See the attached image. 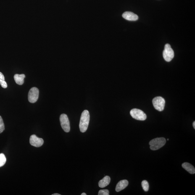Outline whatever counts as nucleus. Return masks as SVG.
I'll return each mask as SVG.
<instances>
[{
    "mask_svg": "<svg viewBox=\"0 0 195 195\" xmlns=\"http://www.w3.org/2000/svg\"><path fill=\"white\" fill-rule=\"evenodd\" d=\"M0 84L4 88H6L7 87V83L5 81L4 75L1 72H0Z\"/></svg>",
    "mask_w": 195,
    "mask_h": 195,
    "instance_id": "obj_14",
    "label": "nucleus"
},
{
    "mask_svg": "<svg viewBox=\"0 0 195 195\" xmlns=\"http://www.w3.org/2000/svg\"><path fill=\"white\" fill-rule=\"evenodd\" d=\"M130 114L133 118L137 120L143 121L147 118L146 114L143 111L138 109H132L130 111Z\"/></svg>",
    "mask_w": 195,
    "mask_h": 195,
    "instance_id": "obj_5",
    "label": "nucleus"
},
{
    "mask_svg": "<svg viewBox=\"0 0 195 195\" xmlns=\"http://www.w3.org/2000/svg\"><path fill=\"white\" fill-rule=\"evenodd\" d=\"M61 194H58V193H55V194H53L52 195H60Z\"/></svg>",
    "mask_w": 195,
    "mask_h": 195,
    "instance_id": "obj_20",
    "label": "nucleus"
},
{
    "mask_svg": "<svg viewBox=\"0 0 195 195\" xmlns=\"http://www.w3.org/2000/svg\"><path fill=\"white\" fill-rule=\"evenodd\" d=\"M98 195H109V191L107 189L101 190L98 192Z\"/></svg>",
    "mask_w": 195,
    "mask_h": 195,
    "instance_id": "obj_18",
    "label": "nucleus"
},
{
    "mask_svg": "<svg viewBox=\"0 0 195 195\" xmlns=\"http://www.w3.org/2000/svg\"><path fill=\"white\" fill-rule=\"evenodd\" d=\"M163 57L164 60L167 62H170L174 57V52L170 44H166L164 46Z\"/></svg>",
    "mask_w": 195,
    "mask_h": 195,
    "instance_id": "obj_3",
    "label": "nucleus"
},
{
    "mask_svg": "<svg viewBox=\"0 0 195 195\" xmlns=\"http://www.w3.org/2000/svg\"><path fill=\"white\" fill-rule=\"evenodd\" d=\"M169 140V139H167V140H168V141Z\"/></svg>",
    "mask_w": 195,
    "mask_h": 195,
    "instance_id": "obj_22",
    "label": "nucleus"
},
{
    "mask_svg": "<svg viewBox=\"0 0 195 195\" xmlns=\"http://www.w3.org/2000/svg\"><path fill=\"white\" fill-rule=\"evenodd\" d=\"M128 180H122L119 181L116 186V191L117 192L122 191L128 186Z\"/></svg>",
    "mask_w": 195,
    "mask_h": 195,
    "instance_id": "obj_10",
    "label": "nucleus"
},
{
    "mask_svg": "<svg viewBox=\"0 0 195 195\" xmlns=\"http://www.w3.org/2000/svg\"><path fill=\"white\" fill-rule=\"evenodd\" d=\"M166 143V140L163 137L157 138L150 142V149L152 150H157L163 146Z\"/></svg>",
    "mask_w": 195,
    "mask_h": 195,
    "instance_id": "obj_2",
    "label": "nucleus"
},
{
    "mask_svg": "<svg viewBox=\"0 0 195 195\" xmlns=\"http://www.w3.org/2000/svg\"><path fill=\"white\" fill-rule=\"evenodd\" d=\"M4 125L2 117L0 116V133L3 132L4 130Z\"/></svg>",
    "mask_w": 195,
    "mask_h": 195,
    "instance_id": "obj_17",
    "label": "nucleus"
},
{
    "mask_svg": "<svg viewBox=\"0 0 195 195\" xmlns=\"http://www.w3.org/2000/svg\"><path fill=\"white\" fill-rule=\"evenodd\" d=\"M6 162L5 156L4 154H0V167L3 166L5 164Z\"/></svg>",
    "mask_w": 195,
    "mask_h": 195,
    "instance_id": "obj_15",
    "label": "nucleus"
},
{
    "mask_svg": "<svg viewBox=\"0 0 195 195\" xmlns=\"http://www.w3.org/2000/svg\"><path fill=\"white\" fill-rule=\"evenodd\" d=\"M111 178L108 176H105L104 178L100 180L98 183L100 188H104L108 186L110 183Z\"/></svg>",
    "mask_w": 195,
    "mask_h": 195,
    "instance_id": "obj_11",
    "label": "nucleus"
},
{
    "mask_svg": "<svg viewBox=\"0 0 195 195\" xmlns=\"http://www.w3.org/2000/svg\"><path fill=\"white\" fill-rule=\"evenodd\" d=\"M81 195H86V193H82V194H81Z\"/></svg>",
    "mask_w": 195,
    "mask_h": 195,
    "instance_id": "obj_21",
    "label": "nucleus"
},
{
    "mask_svg": "<svg viewBox=\"0 0 195 195\" xmlns=\"http://www.w3.org/2000/svg\"><path fill=\"white\" fill-rule=\"evenodd\" d=\"M182 166L190 173L194 174L195 173V168L191 164L185 162L182 164Z\"/></svg>",
    "mask_w": 195,
    "mask_h": 195,
    "instance_id": "obj_12",
    "label": "nucleus"
},
{
    "mask_svg": "<svg viewBox=\"0 0 195 195\" xmlns=\"http://www.w3.org/2000/svg\"><path fill=\"white\" fill-rule=\"evenodd\" d=\"M25 77V76L24 74H21V75H19V74H15L14 75V78L15 81L17 84L19 85H22L24 82V78Z\"/></svg>",
    "mask_w": 195,
    "mask_h": 195,
    "instance_id": "obj_13",
    "label": "nucleus"
},
{
    "mask_svg": "<svg viewBox=\"0 0 195 195\" xmlns=\"http://www.w3.org/2000/svg\"><path fill=\"white\" fill-rule=\"evenodd\" d=\"M90 120V114L88 111L85 110L82 112L81 117L79 128L80 131L84 133L87 130Z\"/></svg>",
    "mask_w": 195,
    "mask_h": 195,
    "instance_id": "obj_1",
    "label": "nucleus"
},
{
    "mask_svg": "<svg viewBox=\"0 0 195 195\" xmlns=\"http://www.w3.org/2000/svg\"><path fill=\"white\" fill-rule=\"evenodd\" d=\"M122 17L126 20L136 21L138 20V17L137 14L131 12H125L122 14Z\"/></svg>",
    "mask_w": 195,
    "mask_h": 195,
    "instance_id": "obj_9",
    "label": "nucleus"
},
{
    "mask_svg": "<svg viewBox=\"0 0 195 195\" xmlns=\"http://www.w3.org/2000/svg\"><path fill=\"white\" fill-rule=\"evenodd\" d=\"M142 186L145 191H148L149 189V184L146 180H143L141 183Z\"/></svg>",
    "mask_w": 195,
    "mask_h": 195,
    "instance_id": "obj_16",
    "label": "nucleus"
},
{
    "mask_svg": "<svg viewBox=\"0 0 195 195\" xmlns=\"http://www.w3.org/2000/svg\"><path fill=\"white\" fill-rule=\"evenodd\" d=\"M61 127L65 132H69L70 130V122L68 117L65 114H62L60 117Z\"/></svg>",
    "mask_w": 195,
    "mask_h": 195,
    "instance_id": "obj_6",
    "label": "nucleus"
},
{
    "mask_svg": "<svg viewBox=\"0 0 195 195\" xmlns=\"http://www.w3.org/2000/svg\"><path fill=\"white\" fill-rule=\"evenodd\" d=\"M39 91L37 88H32L30 89L28 93V100L30 103L36 102L39 97Z\"/></svg>",
    "mask_w": 195,
    "mask_h": 195,
    "instance_id": "obj_7",
    "label": "nucleus"
},
{
    "mask_svg": "<svg viewBox=\"0 0 195 195\" xmlns=\"http://www.w3.org/2000/svg\"><path fill=\"white\" fill-rule=\"evenodd\" d=\"M153 104L155 109L159 112H162L165 106V99L161 96H157L153 99Z\"/></svg>",
    "mask_w": 195,
    "mask_h": 195,
    "instance_id": "obj_4",
    "label": "nucleus"
},
{
    "mask_svg": "<svg viewBox=\"0 0 195 195\" xmlns=\"http://www.w3.org/2000/svg\"><path fill=\"white\" fill-rule=\"evenodd\" d=\"M193 127H194V129H195V122H193Z\"/></svg>",
    "mask_w": 195,
    "mask_h": 195,
    "instance_id": "obj_19",
    "label": "nucleus"
},
{
    "mask_svg": "<svg viewBox=\"0 0 195 195\" xmlns=\"http://www.w3.org/2000/svg\"><path fill=\"white\" fill-rule=\"evenodd\" d=\"M44 143V141L41 138L38 137L36 135H32L30 138V143L31 145L38 148L41 146Z\"/></svg>",
    "mask_w": 195,
    "mask_h": 195,
    "instance_id": "obj_8",
    "label": "nucleus"
}]
</instances>
